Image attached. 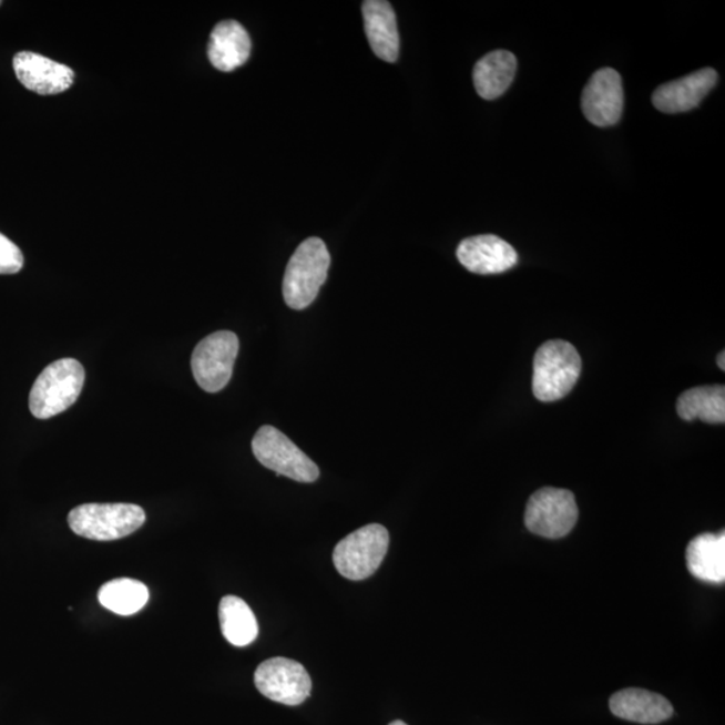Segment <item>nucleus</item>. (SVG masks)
I'll list each match as a JSON object with an SVG mask.
<instances>
[{"instance_id":"nucleus-1","label":"nucleus","mask_w":725,"mask_h":725,"mask_svg":"<svg viewBox=\"0 0 725 725\" xmlns=\"http://www.w3.org/2000/svg\"><path fill=\"white\" fill-rule=\"evenodd\" d=\"M581 371V355L571 343L545 341L533 359V396L549 404L569 396L578 384Z\"/></svg>"},{"instance_id":"nucleus-2","label":"nucleus","mask_w":725,"mask_h":725,"mask_svg":"<svg viewBox=\"0 0 725 725\" xmlns=\"http://www.w3.org/2000/svg\"><path fill=\"white\" fill-rule=\"evenodd\" d=\"M330 256L320 238H308L297 247L286 266L283 294L289 308H308L328 277Z\"/></svg>"},{"instance_id":"nucleus-3","label":"nucleus","mask_w":725,"mask_h":725,"mask_svg":"<svg viewBox=\"0 0 725 725\" xmlns=\"http://www.w3.org/2000/svg\"><path fill=\"white\" fill-rule=\"evenodd\" d=\"M85 370L75 359H60L44 368L30 391L29 407L38 419H49L72 407L84 387Z\"/></svg>"},{"instance_id":"nucleus-4","label":"nucleus","mask_w":725,"mask_h":725,"mask_svg":"<svg viewBox=\"0 0 725 725\" xmlns=\"http://www.w3.org/2000/svg\"><path fill=\"white\" fill-rule=\"evenodd\" d=\"M145 512L142 507L135 504H82L70 511L68 517L69 527L75 535L98 540V542H111L130 537L145 523Z\"/></svg>"},{"instance_id":"nucleus-5","label":"nucleus","mask_w":725,"mask_h":725,"mask_svg":"<svg viewBox=\"0 0 725 725\" xmlns=\"http://www.w3.org/2000/svg\"><path fill=\"white\" fill-rule=\"evenodd\" d=\"M389 531L384 525L361 527L336 545L335 568L351 581H362L377 572L389 550Z\"/></svg>"},{"instance_id":"nucleus-6","label":"nucleus","mask_w":725,"mask_h":725,"mask_svg":"<svg viewBox=\"0 0 725 725\" xmlns=\"http://www.w3.org/2000/svg\"><path fill=\"white\" fill-rule=\"evenodd\" d=\"M253 455L265 468L298 482H315L320 470L284 432L270 425L261 428L252 442Z\"/></svg>"},{"instance_id":"nucleus-7","label":"nucleus","mask_w":725,"mask_h":725,"mask_svg":"<svg viewBox=\"0 0 725 725\" xmlns=\"http://www.w3.org/2000/svg\"><path fill=\"white\" fill-rule=\"evenodd\" d=\"M238 351V336L231 330H218L200 341L191 358V368L202 390L214 394L225 389L233 377Z\"/></svg>"},{"instance_id":"nucleus-8","label":"nucleus","mask_w":725,"mask_h":725,"mask_svg":"<svg viewBox=\"0 0 725 725\" xmlns=\"http://www.w3.org/2000/svg\"><path fill=\"white\" fill-rule=\"evenodd\" d=\"M578 517L574 493L568 489L543 488L528 501L525 525L535 535L561 539L569 535Z\"/></svg>"},{"instance_id":"nucleus-9","label":"nucleus","mask_w":725,"mask_h":725,"mask_svg":"<svg viewBox=\"0 0 725 725\" xmlns=\"http://www.w3.org/2000/svg\"><path fill=\"white\" fill-rule=\"evenodd\" d=\"M254 683L265 697L292 707L304 703L312 691V680L305 667L284 657L264 661L254 673Z\"/></svg>"},{"instance_id":"nucleus-10","label":"nucleus","mask_w":725,"mask_h":725,"mask_svg":"<svg viewBox=\"0 0 725 725\" xmlns=\"http://www.w3.org/2000/svg\"><path fill=\"white\" fill-rule=\"evenodd\" d=\"M623 86L619 72L612 68L598 70L582 94V110L591 124L612 126L623 112Z\"/></svg>"},{"instance_id":"nucleus-11","label":"nucleus","mask_w":725,"mask_h":725,"mask_svg":"<svg viewBox=\"0 0 725 725\" xmlns=\"http://www.w3.org/2000/svg\"><path fill=\"white\" fill-rule=\"evenodd\" d=\"M457 258L476 275H500L518 264L517 251L498 235H476L458 246Z\"/></svg>"},{"instance_id":"nucleus-12","label":"nucleus","mask_w":725,"mask_h":725,"mask_svg":"<svg viewBox=\"0 0 725 725\" xmlns=\"http://www.w3.org/2000/svg\"><path fill=\"white\" fill-rule=\"evenodd\" d=\"M21 84L41 95L60 94L73 85L74 72L60 62L41 54L21 52L12 61Z\"/></svg>"},{"instance_id":"nucleus-13","label":"nucleus","mask_w":725,"mask_h":725,"mask_svg":"<svg viewBox=\"0 0 725 725\" xmlns=\"http://www.w3.org/2000/svg\"><path fill=\"white\" fill-rule=\"evenodd\" d=\"M715 69L705 68L685 75L683 79L667 82L653 93V105L664 113H683L695 110L705 95L716 85Z\"/></svg>"},{"instance_id":"nucleus-14","label":"nucleus","mask_w":725,"mask_h":725,"mask_svg":"<svg viewBox=\"0 0 725 725\" xmlns=\"http://www.w3.org/2000/svg\"><path fill=\"white\" fill-rule=\"evenodd\" d=\"M365 30L372 52L386 62H397L399 55V34L397 17L392 6L386 0H366L361 4Z\"/></svg>"},{"instance_id":"nucleus-15","label":"nucleus","mask_w":725,"mask_h":725,"mask_svg":"<svg viewBox=\"0 0 725 725\" xmlns=\"http://www.w3.org/2000/svg\"><path fill=\"white\" fill-rule=\"evenodd\" d=\"M252 53V41L244 27L237 21H224L210 35L207 54L215 69L221 72L245 65Z\"/></svg>"},{"instance_id":"nucleus-16","label":"nucleus","mask_w":725,"mask_h":725,"mask_svg":"<svg viewBox=\"0 0 725 725\" xmlns=\"http://www.w3.org/2000/svg\"><path fill=\"white\" fill-rule=\"evenodd\" d=\"M610 709L623 721L641 724L663 723L673 715V705L664 696L637 688L616 692Z\"/></svg>"},{"instance_id":"nucleus-17","label":"nucleus","mask_w":725,"mask_h":725,"mask_svg":"<svg viewBox=\"0 0 725 725\" xmlns=\"http://www.w3.org/2000/svg\"><path fill=\"white\" fill-rule=\"evenodd\" d=\"M686 565L700 581L724 583L725 533H703L693 539L686 549Z\"/></svg>"},{"instance_id":"nucleus-18","label":"nucleus","mask_w":725,"mask_h":725,"mask_svg":"<svg viewBox=\"0 0 725 725\" xmlns=\"http://www.w3.org/2000/svg\"><path fill=\"white\" fill-rule=\"evenodd\" d=\"M517 69V57L507 50H496L482 57L473 70L477 93L486 100L500 98L511 86Z\"/></svg>"},{"instance_id":"nucleus-19","label":"nucleus","mask_w":725,"mask_h":725,"mask_svg":"<svg viewBox=\"0 0 725 725\" xmlns=\"http://www.w3.org/2000/svg\"><path fill=\"white\" fill-rule=\"evenodd\" d=\"M677 412L684 421L698 418L707 423H724L725 387L703 386L683 392L677 399Z\"/></svg>"},{"instance_id":"nucleus-20","label":"nucleus","mask_w":725,"mask_h":725,"mask_svg":"<svg viewBox=\"0 0 725 725\" xmlns=\"http://www.w3.org/2000/svg\"><path fill=\"white\" fill-rule=\"evenodd\" d=\"M221 631L234 646H247L258 637V623L249 604L227 595L219 603Z\"/></svg>"},{"instance_id":"nucleus-21","label":"nucleus","mask_w":725,"mask_h":725,"mask_svg":"<svg viewBox=\"0 0 725 725\" xmlns=\"http://www.w3.org/2000/svg\"><path fill=\"white\" fill-rule=\"evenodd\" d=\"M149 589L130 578L113 579L99 591V601L110 612L119 615L136 614L147 604Z\"/></svg>"},{"instance_id":"nucleus-22","label":"nucleus","mask_w":725,"mask_h":725,"mask_svg":"<svg viewBox=\"0 0 725 725\" xmlns=\"http://www.w3.org/2000/svg\"><path fill=\"white\" fill-rule=\"evenodd\" d=\"M23 263L21 249L0 233V275H16L23 268Z\"/></svg>"},{"instance_id":"nucleus-23","label":"nucleus","mask_w":725,"mask_h":725,"mask_svg":"<svg viewBox=\"0 0 725 725\" xmlns=\"http://www.w3.org/2000/svg\"><path fill=\"white\" fill-rule=\"evenodd\" d=\"M724 361H725V353L722 351V353L718 354V356H717V366H718V368H721V370H723V371L725 370V362H724Z\"/></svg>"},{"instance_id":"nucleus-24","label":"nucleus","mask_w":725,"mask_h":725,"mask_svg":"<svg viewBox=\"0 0 725 725\" xmlns=\"http://www.w3.org/2000/svg\"><path fill=\"white\" fill-rule=\"evenodd\" d=\"M390 725H407V724L404 723V722L397 721V722H392Z\"/></svg>"},{"instance_id":"nucleus-25","label":"nucleus","mask_w":725,"mask_h":725,"mask_svg":"<svg viewBox=\"0 0 725 725\" xmlns=\"http://www.w3.org/2000/svg\"><path fill=\"white\" fill-rule=\"evenodd\" d=\"M0 6H2V2H0Z\"/></svg>"}]
</instances>
